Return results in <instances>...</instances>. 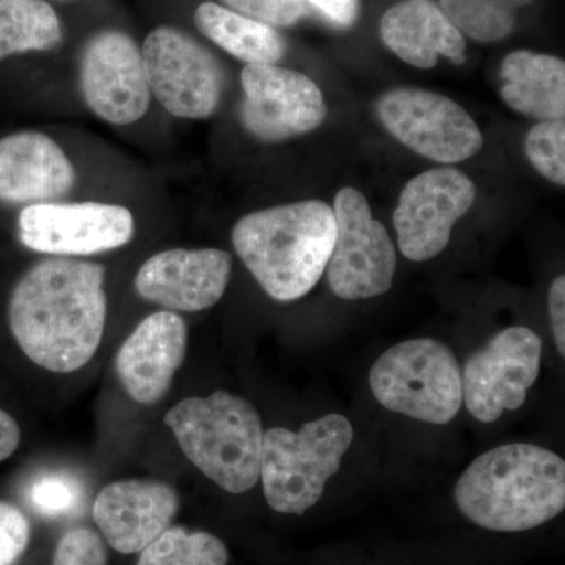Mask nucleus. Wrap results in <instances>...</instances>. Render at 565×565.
<instances>
[{"label":"nucleus","mask_w":565,"mask_h":565,"mask_svg":"<svg viewBox=\"0 0 565 565\" xmlns=\"http://www.w3.org/2000/svg\"><path fill=\"white\" fill-rule=\"evenodd\" d=\"M508 2L511 3L514 9H522V7L530 6L534 0H508Z\"/></svg>","instance_id":"33"},{"label":"nucleus","mask_w":565,"mask_h":565,"mask_svg":"<svg viewBox=\"0 0 565 565\" xmlns=\"http://www.w3.org/2000/svg\"><path fill=\"white\" fill-rule=\"evenodd\" d=\"M230 553L221 539L203 531L167 527L147 548L137 565H226Z\"/></svg>","instance_id":"23"},{"label":"nucleus","mask_w":565,"mask_h":565,"mask_svg":"<svg viewBox=\"0 0 565 565\" xmlns=\"http://www.w3.org/2000/svg\"><path fill=\"white\" fill-rule=\"evenodd\" d=\"M550 321H552L553 337L557 352L565 355V278L556 277L550 286L548 292Z\"/></svg>","instance_id":"30"},{"label":"nucleus","mask_w":565,"mask_h":565,"mask_svg":"<svg viewBox=\"0 0 565 565\" xmlns=\"http://www.w3.org/2000/svg\"><path fill=\"white\" fill-rule=\"evenodd\" d=\"M352 441V424L340 414L323 415L297 433L286 427L264 433L259 481L267 504L280 514L310 511L340 471Z\"/></svg>","instance_id":"5"},{"label":"nucleus","mask_w":565,"mask_h":565,"mask_svg":"<svg viewBox=\"0 0 565 565\" xmlns=\"http://www.w3.org/2000/svg\"><path fill=\"white\" fill-rule=\"evenodd\" d=\"M106 270L74 258L44 259L14 286L9 323L25 356L51 373L68 374L90 362L107 319Z\"/></svg>","instance_id":"1"},{"label":"nucleus","mask_w":565,"mask_h":565,"mask_svg":"<svg viewBox=\"0 0 565 565\" xmlns=\"http://www.w3.org/2000/svg\"><path fill=\"white\" fill-rule=\"evenodd\" d=\"M375 399L394 414L448 424L463 404L462 370L455 352L434 338L393 345L370 371Z\"/></svg>","instance_id":"6"},{"label":"nucleus","mask_w":565,"mask_h":565,"mask_svg":"<svg viewBox=\"0 0 565 565\" xmlns=\"http://www.w3.org/2000/svg\"><path fill=\"white\" fill-rule=\"evenodd\" d=\"M18 228L31 250L70 258L120 248L131 243L136 225L120 204L47 202L25 206Z\"/></svg>","instance_id":"12"},{"label":"nucleus","mask_w":565,"mask_h":565,"mask_svg":"<svg viewBox=\"0 0 565 565\" xmlns=\"http://www.w3.org/2000/svg\"><path fill=\"white\" fill-rule=\"evenodd\" d=\"M29 504L36 514L57 519L76 512L84 500V486L76 476L51 471L33 479L28 490Z\"/></svg>","instance_id":"25"},{"label":"nucleus","mask_w":565,"mask_h":565,"mask_svg":"<svg viewBox=\"0 0 565 565\" xmlns=\"http://www.w3.org/2000/svg\"><path fill=\"white\" fill-rule=\"evenodd\" d=\"M233 259L218 248H172L141 264L134 288L141 299L173 313L207 310L232 280Z\"/></svg>","instance_id":"15"},{"label":"nucleus","mask_w":565,"mask_h":565,"mask_svg":"<svg viewBox=\"0 0 565 565\" xmlns=\"http://www.w3.org/2000/svg\"><path fill=\"white\" fill-rule=\"evenodd\" d=\"M196 29L212 43L245 65H277L286 43L273 25L244 17L214 2H203L193 14Z\"/></svg>","instance_id":"21"},{"label":"nucleus","mask_w":565,"mask_h":565,"mask_svg":"<svg viewBox=\"0 0 565 565\" xmlns=\"http://www.w3.org/2000/svg\"><path fill=\"white\" fill-rule=\"evenodd\" d=\"M61 41V20L46 0H0V62L54 50Z\"/></svg>","instance_id":"22"},{"label":"nucleus","mask_w":565,"mask_h":565,"mask_svg":"<svg viewBox=\"0 0 565 565\" xmlns=\"http://www.w3.org/2000/svg\"><path fill=\"white\" fill-rule=\"evenodd\" d=\"M501 98L512 110L539 121L565 117V63L553 55L515 51L501 65Z\"/></svg>","instance_id":"20"},{"label":"nucleus","mask_w":565,"mask_h":565,"mask_svg":"<svg viewBox=\"0 0 565 565\" xmlns=\"http://www.w3.org/2000/svg\"><path fill=\"white\" fill-rule=\"evenodd\" d=\"M440 6L457 31L479 43H494L514 31L516 9L508 0H440Z\"/></svg>","instance_id":"24"},{"label":"nucleus","mask_w":565,"mask_h":565,"mask_svg":"<svg viewBox=\"0 0 565 565\" xmlns=\"http://www.w3.org/2000/svg\"><path fill=\"white\" fill-rule=\"evenodd\" d=\"M151 95L178 118L204 120L221 104L223 70L211 51L180 29L161 25L141 47Z\"/></svg>","instance_id":"8"},{"label":"nucleus","mask_w":565,"mask_h":565,"mask_svg":"<svg viewBox=\"0 0 565 565\" xmlns=\"http://www.w3.org/2000/svg\"><path fill=\"white\" fill-rule=\"evenodd\" d=\"M385 46L401 61L419 70L434 68L438 57L456 65L465 62L467 43L462 33L433 0H401L381 21Z\"/></svg>","instance_id":"19"},{"label":"nucleus","mask_w":565,"mask_h":565,"mask_svg":"<svg viewBox=\"0 0 565 565\" xmlns=\"http://www.w3.org/2000/svg\"><path fill=\"white\" fill-rule=\"evenodd\" d=\"M76 170L46 134L24 131L0 139V202L47 203L73 189Z\"/></svg>","instance_id":"18"},{"label":"nucleus","mask_w":565,"mask_h":565,"mask_svg":"<svg viewBox=\"0 0 565 565\" xmlns=\"http://www.w3.org/2000/svg\"><path fill=\"white\" fill-rule=\"evenodd\" d=\"M542 340L527 327H509L468 356L462 371L463 404L490 424L519 411L541 373Z\"/></svg>","instance_id":"10"},{"label":"nucleus","mask_w":565,"mask_h":565,"mask_svg":"<svg viewBox=\"0 0 565 565\" xmlns=\"http://www.w3.org/2000/svg\"><path fill=\"white\" fill-rule=\"evenodd\" d=\"M31 542V523L21 509L0 501V565H17Z\"/></svg>","instance_id":"29"},{"label":"nucleus","mask_w":565,"mask_h":565,"mask_svg":"<svg viewBox=\"0 0 565 565\" xmlns=\"http://www.w3.org/2000/svg\"><path fill=\"white\" fill-rule=\"evenodd\" d=\"M239 117L245 131L277 143L313 132L326 121V99L307 74L277 65H245Z\"/></svg>","instance_id":"11"},{"label":"nucleus","mask_w":565,"mask_h":565,"mask_svg":"<svg viewBox=\"0 0 565 565\" xmlns=\"http://www.w3.org/2000/svg\"><path fill=\"white\" fill-rule=\"evenodd\" d=\"M475 200V182L459 170L441 167L416 174L401 192L393 214L401 253L415 263L440 255Z\"/></svg>","instance_id":"13"},{"label":"nucleus","mask_w":565,"mask_h":565,"mask_svg":"<svg viewBox=\"0 0 565 565\" xmlns=\"http://www.w3.org/2000/svg\"><path fill=\"white\" fill-rule=\"evenodd\" d=\"M377 114L394 139L430 161L463 162L478 154L484 145L471 115L438 93L394 88L379 99Z\"/></svg>","instance_id":"9"},{"label":"nucleus","mask_w":565,"mask_h":565,"mask_svg":"<svg viewBox=\"0 0 565 565\" xmlns=\"http://www.w3.org/2000/svg\"><path fill=\"white\" fill-rule=\"evenodd\" d=\"M327 20L349 28L360 14V0H308Z\"/></svg>","instance_id":"31"},{"label":"nucleus","mask_w":565,"mask_h":565,"mask_svg":"<svg viewBox=\"0 0 565 565\" xmlns=\"http://www.w3.org/2000/svg\"><path fill=\"white\" fill-rule=\"evenodd\" d=\"M525 152L531 166L553 184H565V125L541 121L525 139Z\"/></svg>","instance_id":"26"},{"label":"nucleus","mask_w":565,"mask_h":565,"mask_svg":"<svg viewBox=\"0 0 565 565\" xmlns=\"http://www.w3.org/2000/svg\"><path fill=\"white\" fill-rule=\"evenodd\" d=\"M180 509L173 487L128 479L104 487L93 504V519L111 548L134 555L170 527Z\"/></svg>","instance_id":"16"},{"label":"nucleus","mask_w":565,"mask_h":565,"mask_svg":"<svg viewBox=\"0 0 565 565\" xmlns=\"http://www.w3.org/2000/svg\"><path fill=\"white\" fill-rule=\"evenodd\" d=\"M21 441V430L13 416L0 408V462L17 452Z\"/></svg>","instance_id":"32"},{"label":"nucleus","mask_w":565,"mask_h":565,"mask_svg":"<svg viewBox=\"0 0 565 565\" xmlns=\"http://www.w3.org/2000/svg\"><path fill=\"white\" fill-rule=\"evenodd\" d=\"M337 222L318 200L250 212L234 225L232 243L259 286L278 302L302 299L321 280Z\"/></svg>","instance_id":"3"},{"label":"nucleus","mask_w":565,"mask_h":565,"mask_svg":"<svg viewBox=\"0 0 565 565\" xmlns=\"http://www.w3.org/2000/svg\"><path fill=\"white\" fill-rule=\"evenodd\" d=\"M455 500L476 526L497 533L534 530L564 511V459L537 445L498 446L463 471Z\"/></svg>","instance_id":"2"},{"label":"nucleus","mask_w":565,"mask_h":565,"mask_svg":"<svg viewBox=\"0 0 565 565\" xmlns=\"http://www.w3.org/2000/svg\"><path fill=\"white\" fill-rule=\"evenodd\" d=\"M81 92L88 109L110 125L143 118L151 92L136 41L120 31L93 35L82 52Z\"/></svg>","instance_id":"14"},{"label":"nucleus","mask_w":565,"mask_h":565,"mask_svg":"<svg viewBox=\"0 0 565 565\" xmlns=\"http://www.w3.org/2000/svg\"><path fill=\"white\" fill-rule=\"evenodd\" d=\"M188 352V326L173 311H156L145 318L122 343L115 367L125 392L136 403H159Z\"/></svg>","instance_id":"17"},{"label":"nucleus","mask_w":565,"mask_h":565,"mask_svg":"<svg viewBox=\"0 0 565 565\" xmlns=\"http://www.w3.org/2000/svg\"><path fill=\"white\" fill-rule=\"evenodd\" d=\"M184 456L225 492H248L259 482L264 429L247 399L217 390L188 397L166 414Z\"/></svg>","instance_id":"4"},{"label":"nucleus","mask_w":565,"mask_h":565,"mask_svg":"<svg viewBox=\"0 0 565 565\" xmlns=\"http://www.w3.org/2000/svg\"><path fill=\"white\" fill-rule=\"evenodd\" d=\"M337 236L327 264V280L343 300L373 299L392 288L396 248L388 232L375 221L367 200L353 188L341 189L333 206Z\"/></svg>","instance_id":"7"},{"label":"nucleus","mask_w":565,"mask_h":565,"mask_svg":"<svg viewBox=\"0 0 565 565\" xmlns=\"http://www.w3.org/2000/svg\"><path fill=\"white\" fill-rule=\"evenodd\" d=\"M52 565H107L102 537L87 527H74L63 534Z\"/></svg>","instance_id":"28"},{"label":"nucleus","mask_w":565,"mask_h":565,"mask_svg":"<svg viewBox=\"0 0 565 565\" xmlns=\"http://www.w3.org/2000/svg\"><path fill=\"white\" fill-rule=\"evenodd\" d=\"M230 10L264 24L289 28L307 14L305 0H222Z\"/></svg>","instance_id":"27"}]
</instances>
